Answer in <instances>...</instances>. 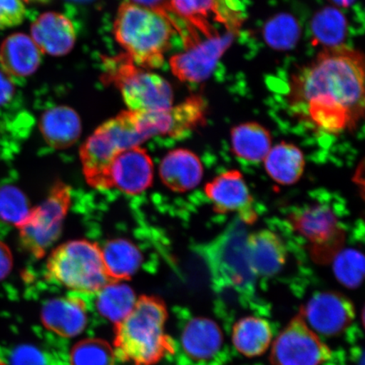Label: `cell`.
<instances>
[{"instance_id": "37", "label": "cell", "mask_w": 365, "mask_h": 365, "mask_svg": "<svg viewBox=\"0 0 365 365\" xmlns=\"http://www.w3.org/2000/svg\"><path fill=\"white\" fill-rule=\"evenodd\" d=\"M13 264L12 255L8 246L0 240V280L11 272Z\"/></svg>"}, {"instance_id": "13", "label": "cell", "mask_w": 365, "mask_h": 365, "mask_svg": "<svg viewBox=\"0 0 365 365\" xmlns=\"http://www.w3.org/2000/svg\"><path fill=\"white\" fill-rule=\"evenodd\" d=\"M312 329L319 334L334 336L348 329L355 318L354 305L349 298L336 292L314 294L300 309Z\"/></svg>"}, {"instance_id": "29", "label": "cell", "mask_w": 365, "mask_h": 365, "mask_svg": "<svg viewBox=\"0 0 365 365\" xmlns=\"http://www.w3.org/2000/svg\"><path fill=\"white\" fill-rule=\"evenodd\" d=\"M314 43L325 48L342 45L346 34V18L336 8L327 7L319 11L312 21Z\"/></svg>"}, {"instance_id": "32", "label": "cell", "mask_w": 365, "mask_h": 365, "mask_svg": "<svg viewBox=\"0 0 365 365\" xmlns=\"http://www.w3.org/2000/svg\"><path fill=\"white\" fill-rule=\"evenodd\" d=\"M31 211L23 191L13 185L0 186V220L19 227Z\"/></svg>"}, {"instance_id": "39", "label": "cell", "mask_w": 365, "mask_h": 365, "mask_svg": "<svg viewBox=\"0 0 365 365\" xmlns=\"http://www.w3.org/2000/svg\"><path fill=\"white\" fill-rule=\"evenodd\" d=\"M330 1L336 4V6L346 8L352 6L355 0H330Z\"/></svg>"}, {"instance_id": "24", "label": "cell", "mask_w": 365, "mask_h": 365, "mask_svg": "<svg viewBox=\"0 0 365 365\" xmlns=\"http://www.w3.org/2000/svg\"><path fill=\"white\" fill-rule=\"evenodd\" d=\"M230 139L232 153L246 162L263 161L272 148L271 132L257 122L235 126L231 130Z\"/></svg>"}, {"instance_id": "40", "label": "cell", "mask_w": 365, "mask_h": 365, "mask_svg": "<svg viewBox=\"0 0 365 365\" xmlns=\"http://www.w3.org/2000/svg\"><path fill=\"white\" fill-rule=\"evenodd\" d=\"M27 3H35V4H47L51 1V0H23V2Z\"/></svg>"}, {"instance_id": "4", "label": "cell", "mask_w": 365, "mask_h": 365, "mask_svg": "<svg viewBox=\"0 0 365 365\" xmlns=\"http://www.w3.org/2000/svg\"><path fill=\"white\" fill-rule=\"evenodd\" d=\"M248 235L247 225L236 217L216 238L196 247L217 291H235L245 298L254 295L257 277L250 262Z\"/></svg>"}, {"instance_id": "7", "label": "cell", "mask_w": 365, "mask_h": 365, "mask_svg": "<svg viewBox=\"0 0 365 365\" xmlns=\"http://www.w3.org/2000/svg\"><path fill=\"white\" fill-rule=\"evenodd\" d=\"M107 80L120 90L130 111L157 112L173 107L171 85L156 73L135 66L127 56L109 61Z\"/></svg>"}, {"instance_id": "14", "label": "cell", "mask_w": 365, "mask_h": 365, "mask_svg": "<svg viewBox=\"0 0 365 365\" xmlns=\"http://www.w3.org/2000/svg\"><path fill=\"white\" fill-rule=\"evenodd\" d=\"M205 193L211 200L214 212L218 214L236 212L237 217L247 226L257 220L254 199L244 175L239 170L221 173L205 185Z\"/></svg>"}, {"instance_id": "35", "label": "cell", "mask_w": 365, "mask_h": 365, "mask_svg": "<svg viewBox=\"0 0 365 365\" xmlns=\"http://www.w3.org/2000/svg\"><path fill=\"white\" fill-rule=\"evenodd\" d=\"M16 365H50L48 355L33 346H25L16 355Z\"/></svg>"}, {"instance_id": "27", "label": "cell", "mask_w": 365, "mask_h": 365, "mask_svg": "<svg viewBox=\"0 0 365 365\" xmlns=\"http://www.w3.org/2000/svg\"><path fill=\"white\" fill-rule=\"evenodd\" d=\"M95 294L98 312L115 325L129 316L138 300L131 287L118 282H109Z\"/></svg>"}, {"instance_id": "30", "label": "cell", "mask_w": 365, "mask_h": 365, "mask_svg": "<svg viewBox=\"0 0 365 365\" xmlns=\"http://www.w3.org/2000/svg\"><path fill=\"white\" fill-rule=\"evenodd\" d=\"M264 38L271 48L287 50L294 48L300 36L298 21L289 14L272 18L264 27Z\"/></svg>"}, {"instance_id": "6", "label": "cell", "mask_w": 365, "mask_h": 365, "mask_svg": "<svg viewBox=\"0 0 365 365\" xmlns=\"http://www.w3.org/2000/svg\"><path fill=\"white\" fill-rule=\"evenodd\" d=\"M48 277L57 284L80 294H93L109 279L101 248L88 240H73L59 245L47 262Z\"/></svg>"}, {"instance_id": "11", "label": "cell", "mask_w": 365, "mask_h": 365, "mask_svg": "<svg viewBox=\"0 0 365 365\" xmlns=\"http://www.w3.org/2000/svg\"><path fill=\"white\" fill-rule=\"evenodd\" d=\"M168 6L172 15L205 38L220 35L210 19L235 34L244 22V12L237 0H168Z\"/></svg>"}, {"instance_id": "38", "label": "cell", "mask_w": 365, "mask_h": 365, "mask_svg": "<svg viewBox=\"0 0 365 365\" xmlns=\"http://www.w3.org/2000/svg\"><path fill=\"white\" fill-rule=\"evenodd\" d=\"M132 2L140 4L152 10L162 13H170L168 11V0H131Z\"/></svg>"}, {"instance_id": "22", "label": "cell", "mask_w": 365, "mask_h": 365, "mask_svg": "<svg viewBox=\"0 0 365 365\" xmlns=\"http://www.w3.org/2000/svg\"><path fill=\"white\" fill-rule=\"evenodd\" d=\"M40 130L50 147L66 149L79 139L81 118L74 109L58 106L46 111L40 120Z\"/></svg>"}, {"instance_id": "18", "label": "cell", "mask_w": 365, "mask_h": 365, "mask_svg": "<svg viewBox=\"0 0 365 365\" xmlns=\"http://www.w3.org/2000/svg\"><path fill=\"white\" fill-rule=\"evenodd\" d=\"M42 322L58 336L66 339L78 336L88 325L86 304L75 295L50 299L43 305Z\"/></svg>"}, {"instance_id": "9", "label": "cell", "mask_w": 365, "mask_h": 365, "mask_svg": "<svg viewBox=\"0 0 365 365\" xmlns=\"http://www.w3.org/2000/svg\"><path fill=\"white\" fill-rule=\"evenodd\" d=\"M71 203L70 188L65 182H57L48 198L31 210L29 216L18 227L23 247L34 257H43L58 240Z\"/></svg>"}, {"instance_id": "5", "label": "cell", "mask_w": 365, "mask_h": 365, "mask_svg": "<svg viewBox=\"0 0 365 365\" xmlns=\"http://www.w3.org/2000/svg\"><path fill=\"white\" fill-rule=\"evenodd\" d=\"M145 140L137 126L134 112H122L105 122L81 148L86 182L94 188H112L109 173L114 158L123 150L140 147Z\"/></svg>"}, {"instance_id": "21", "label": "cell", "mask_w": 365, "mask_h": 365, "mask_svg": "<svg viewBox=\"0 0 365 365\" xmlns=\"http://www.w3.org/2000/svg\"><path fill=\"white\" fill-rule=\"evenodd\" d=\"M43 53L31 36L13 34L0 47V66L13 79L29 77L36 71L42 62Z\"/></svg>"}, {"instance_id": "23", "label": "cell", "mask_w": 365, "mask_h": 365, "mask_svg": "<svg viewBox=\"0 0 365 365\" xmlns=\"http://www.w3.org/2000/svg\"><path fill=\"white\" fill-rule=\"evenodd\" d=\"M268 175L282 185H293L302 178L305 168L304 155L293 143H282L274 145L263 160Z\"/></svg>"}, {"instance_id": "10", "label": "cell", "mask_w": 365, "mask_h": 365, "mask_svg": "<svg viewBox=\"0 0 365 365\" xmlns=\"http://www.w3.org/2000/svg\"><path fill=\"white\" fill-rule=\"evenodd\" d=\"M331 358V350L308 326L300 312L291 319L273 342L272 365H322Z\"/></svg>"}, {"instance_id": "17", "label": "cell", "mask_w": 365, "mask_h": 365, "mask_svg": "<svg viewBox=\"0 0 365 365\" xmlns=\"http://www.w3.org/2000/svg\"><path fill=\"white\" fill-rule=\"evenodd\" d=\"M31 34L40 51L53 56L70 53L76 40L74 24L57 12L44 13L36 18L31 25Z\"/></svg>"}, {"instance_id": "41", "label": "cell", "mask_w": 365, "mask_h": 365, "mask_svg": "<svg viewBox=\"0 0 365 365\" xmlns=\"http://www.w3.org/2000/svg\"><path fill=\"white\" fill-rule=\"evenodd\" d=\"M73 1H76V2H88V1H90V0H73Z\"/></svg>"}, {"instance_id": "33", "label": "cell", "mask_w": 365, "mask_h": 365, "mask_svg": "<svg viewBox=\"0 0 365 365\" xmlns=\"http://www.w3.org/2000/svg\"><path fill=\"white\" fill-rule=\"evenodd\" d=\"M71 365H114L113 350L100 339L81 341L71 350Z\"/></svg>"}, {"instance_id": "2", "label": "cell", "mask_w": 365, "mask_h": 365, "mask_svg": "<svg viewBox=\"0 0 365 365\" xmlns=\"http://www.w3.org/2000/svg\"><path fill=\"white\" fill-rule=\"evenodd\" d=\"M175 30L180 26L171 13H162L129 1L118 8L113 35L135 66L162 67Z\"/></svg>"}, {"instance_id": "36", "label": "cell", "mask_w": 365, "mask_h": 365, "mask_svg": "<svg viewBox=\"0 0 365 365\" xmlns=\"http://www.w3.org/2000/svg\"><path fill=\"white\" fill-rule=\"evenodd\" d=\"M16 95L14 81L2 70L0 71V108L10 104Z\"/></svg>"}, {"instance_id": "8", "label": "cell", "mask_w": 365, "mask_h": 365, "mask_svg": "<svg viewBox=\"0 0 365 365\" xmlns=\"http://www.w3.org/2000/svg\"><path fill=\"white\" fill-rule=\"evenodd\" d=\"M287 218L293 230L309 242V252L313 262L330 264L344 249L346 232L328 205H307L294 210Z\"/></svg>"}, {"instance_id": "16", "label": "cell", "mask_w": 365, "mask_h": 365, "mask_svg": "<svg viewBox=\"0 0 365 365\" xmlns=\"http://www.w3.org/2000/svg\"><path fill=\"white\" fill-rule=\"evenodd\" d=\"M109 175L112 188L129 195L143 193L153 184L152 158L140 147L123 150L114 158Z\"/></svg>"}, {"instance_id": "1", "label": "cell", "mask_w": 365, "mask_h": 365, "mask_svg": "<svg viewBox=\"0 0 365 365\" xmlns=\"http://www.w3.org/2000/svg\"><path fill=\"white\" fill-rule=\"evenodd\" d=\"M291 107L317 129L352 130L364 114V57L359 50L325 48L293 76Z\"/></svg>"}, {"instance_id": "20", "label": "cell", "mask_w": 365, "mask_h": 365, "mask_svg": "<svg viewBox=\"0 0 365 365\" xmlns=\"http://www.w3.org/2000/svg\"><path fill=\"white\" fill-rule=\"evenodd\" d=\"M160 178L168 189L184 193L202 182L203 166L198 156L187 149H175L163 158L159 168Z\"/></svg>"}, {"instance_id": "3", "label": "cell", "mask_w": 365, "mask_h": 365, "mask_svg": "<svg viewBox=\"0 0 365 365\" xmlns=\"http://www.w3.org/2000/svg\"><path fill=\"white\" fill-rule=\"evenodd\" d=\"M168 312L162 300L141 297L124 321L116 325V354L132 365H153L175 354L165 332Z\"/></svg>"}, {"instance_id": "19", "label": "cell", "mask_w": 365, "mask_h": 365, "mask_svg": "<svg viewBox=\"0 0 365 365\" xmlns=\"http://www.w3.org/2000/svg\"><path fill=\"white\" fill-rule=\"evenodd\" d=\"M251 267L257 277H270L279 272L287 262L284 241L271 230L251 232L246 240Z\"/></svg>"}, {"instance_id": "12", "label": "cell", "mask_w": 365, "mask_h": 365, "mask_svg": "<svg viewBox=\"0 0 365 365\" xmlns=\"http://www.w3.org/2000/svg\"><path fill=\"white\" fill-rule=\"evenodd\" d=\"M235 34L226 31L214 38H202L185 45V50L170 58L173 74L190 83L207 80L217 63L234 43Z\"/></svg>"}, {"instance_id": "34", "label": "cell", "mask_w": 365, "mask_h": 365, "mask_svg": "<svg viewBox=\"0 0 365 365\" xmlns=\"http://www.w3.org/2000/svg\"><path fill=\"white\" fill-rule=\"evenodd\" d=\"M25 16L23 0H0V31L20 25Z\"/></svg>"}, {"instance_id": "31", "label": "cell", "mask_w": 365, "mask_h": 365, "mask_svg": "<svg viewBox=\"0 0 365 365\" xmlns=\"http://www.w3.org/2000/svg\"><path fill=\"white\" fill-rule=\"evenodd\" d=\"M333 272L341 285L355 289L362 284L364 257L354 249L341 250L333 259Z\"/></svg>"}, {"instance_id": "15", "label": "cell", "mask_w": 365, "mask_h": 365, "mask_svg": "<svg viewBox=\"0 0 365 365\" xmlns=\"http://www.w3.org/2000/svg\"><path fill=\"white\" fill-rule=\"evenodd\" d=\"M181 349L185 357L196 364H210L222 353L225 337L212 319L190 318L182 327Z\"/></svg>"}, {"instance_id": "25", "label": "cell", "mask_w": 365, "mask_h": 365, "mask_svg": "<svg viewBox=\"0 0 365 365\" xmlns=\"http://www.w3.org/2000/svg\"><path fill=\"white\" fill-rule=\"evenodd\" d=\"M101 251L105 270L111 282L129 279L143 263L140 250L125 239L108 241Z\"/></svg>"}, {"instance_id": "28", "label": "cell", "mask_w": 365, "mask_h": 365, "mask_svg": "<svg viewBox=\"0 0 365 365\" xmlns=\"http://www.w3.org/2000/svg\"><path fill=\"white\" fill-rule=\"evenodd\" d=\"M207 106L200 96H191L176 107L170 108V137L180 138L207 122Z\"/></svg>"}, {"instance_id": "26", "label": "cell", "mask_w": 365, "mask_h": 365, "mask_svg": "<svg viewBox=\"0 0 365 365\" xmlns=\"http://www.w3.org/2000/svg\"><path fill=\"white\" fill-rule=\"evenodd\" d=\"M235 348L247 358L261 356L270 346L272 331L266 319L257 317L242 318L232 328Z\"/></svg>"}]
</instances>
